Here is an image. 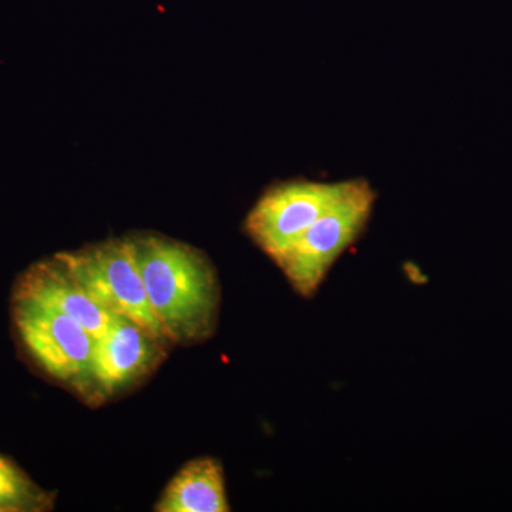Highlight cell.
Returning <instances> with one entry per match:
<instances>
[{"label": "cell", "instance_id": "5b68a950", "mask_svg": "<svg viewBox=\"0 0 512 512\" xmlns=\"http://www.w3.org/2000/svg\"><path fill=\"white\" fill-rule=\"evenodd\" d=\"M20 338L49 375L63 382H87L96 339L80 323L43 303L15 298Z\"/></svg>", "mask_w": 512, "mask_h": 512}, {"label": "cell", "instance_id": "9c48e42d", "mask_svg": "<svg viewBox=\"0 0 512 512\" xmlns=\"http://www.w3.org/2000/svg\"><path fill=\"white\" fill-rule=\"evenodd\" d=\"M35 498L25 476L0 457V511L19 510Z\"/></svg>", "mask_w": 512, "mask_h": 512}, {"label": "cell", "instance_id": "277c9868", "mask_svg": "<svg viewBox=\"0 0 512 512\" xmlns=\"http://www.w3.org/2000/svg\"><path fill=\"white\" fill-rule=\"evenodd\" d=\"M346 181L318 183L298 180L276 185L256 202L245 229L274 262L279 261L302 235L339 200Z\"/></svg>", "mask_w": 512, "mask_h": 512}, {"label": "cell", "instance_id": "ba28073f", "mask_svg": "<svg viewBox=\"0 0 512 512\" xmlns=\"http://www.w3.org/2000/svg\"><path fill=\"white\" fill-rule=\"evenodd\" d=\"M160 512H227L224 471L212 458L190 461L168 484Z\"/></svg>", "mask_w": 512, "mask_h": 512}, {"label": "cell", "instance_id": "6da1fadb", "mask_svg": "<svg viewBox=\"0 0 512 512\" xmlns=\"http://www.w3.org/2000/svg\"><path fill=\"white\" fill-rule=\"evenodd\" d=\"M133 244L148 301L165 338L190 343L210 335L220 292L207 259L168 239L147 237Z\"/></svg>", "mask_w": 512, "mask_h": 512}, {"label": "cell", "instance_id": "52a82bcc", "mask_svg": "<svg viewBox=\"0 0 512 512\" xmlns=\"http://www.w3.org/2000/svg\"><path fill=\"white\" fill-rule=\"evenodd\" d=\"M15 298L43 303L70 316L96 340L113 319L56 258L32 266L20 279Z\"/></svg>", "mask_w": 512, "mask_h": 512}, {"label": "cell", "instance_id": "3957f363", "mask_svg": "<svg viewBox=\"0 0 512 512\" xmlns=\"http://www.w3.org/2000/svg\"><path fill=\"white\" fill-rule=\"evenodd\" d=\"M55 258L101 308L133 320L157 339H167L148 301L133 241L104 242Z\"/></svg>", "mask_w": 512, "mask_h": 512}, {"label": "cell", "instance_id": "7a4b0ae2", "mask_svg": "<svg viewBox=\"0 0 512 512\" xmlns=\"http://www.w3.org/2000/svg\"><path fill=\"white\" fill-rule=\"evenodd\" d=\"M375 201L366 180L346 181L339 200L276 262L299 295L311 298L319 291L339 256L365 231Z\"/></svg>", "mask_w": 512, "mask_h": 512}, {"label": "cell", "instance_id": "8992f818", "mask_svg": "<svg viewBox=\"0 0 512 512\" xmlns=\"http://www.w3.org/2000/svg\"><path fill=\"white\" fill-rule=\"evenodd\" d=\"M158 340L133 320L113 315L109 329L94 345L87 380L96 383L101 393H116L156 365Z\"/></svg>", "mask_w": 512, "mask_h": 512}]
</instances>
